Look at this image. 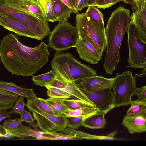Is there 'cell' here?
<instances>
[{"instance_id": "1", "label": "cell", "mask_w": 146, "mask_h": 146, "mask_svg": "<svg viewBox=\"0 0 146 146\" xmlns=\"http://www.w3.org/2000/svg\"><path fill=\"white\" fill-rule=\"evenodd\" d=\"M47 47L42 40L36 47L27 46L11 33L1 41L0 59L5 68L12 75L32 76L48 61L50 54Z\"/></svg>"}, {"instance_id": "2", "label": "cell", "mask_w": 146, "mask_h": 146, "mask_svg": "<svg viewBox=\"0 0 146 146\" xmlns=\"http://www.w3.org/2000/svg\"><path fill=\"white\" fill-rule=\"evenodd\" d=\"M130 10L120 6L113 11L107 22L106 46L103 68L112 75L120 59V50L130 20Z\"/></svg>"}, {"instance_id": "3", "label": "cell", "mask_w": 146, "mask_h": 146, "mask_svg": "<svg viewBox=\"0 0 146 146\" xmlns=\"http://www.w3.org/2000/svg\"><path fill=\"white\" fill-rule=\"evenodd\" d=\"M56 77L66 82L76 83L86 77L97 75L90 66L82 64L70 53L56 51L51 63Z\"/></svg>"}, {"instance_id": "4", "label": "cell", "mask_w": 146, "mask_h": 146, "mask_svg": "<svg viewBox=\"0 0 146 146\" xmlns=\"http://www.w3.org/2000/svg\"><path fill=\"white\" fill-rule=\"evenodd\" d=\"M20 0H0V13L9 16L26 25L44 38L51 32L46 18H41L23 11Z\"/></svg>"}, {"instance_id": "5", "label": "cell", "mask_w": 146, "mask_h": 146, "mask_svg": "<svg viewBox=\"0 0 146 146\" xmlns=\"http://www.w3.org/2000/svg\"><path fill=\"white\" fill-rule=\"evenodd\" d=\"M75 21L79 35L91 43L102 56L106 46V29L87 17L85 13L76 14Z\"/></svg>"}, {"instance_id": "6", "label": "cell", "mask_w": 146, "mask_h": 146, "mask_svg": "<svg viewBox=\"0 0 146 146\" xmlns=\"http://www.w3.org/2000/svg\"><path fill=\"white\" fill-rule=\"evenodd\" d=\"M126 32L129 50L127 67L134 69L146 68V42L139 36L132 14Z\"/></svg>"}, {"instance_id": "7", "label": "cell", "mask_w": 146, "mask_h": 146, "mask_svg": "<svg viewBox=\"0 0 146 146\" xmlns=\"http://www.w3.org/2000/svg\"><path fill=\"white\" fill-rule=\"evenodd\" d=\"M49 36L48 47L60 51L75 47L79 35L76 27L67 21L59 22Z\"/></svg>"}, {"instance_id": "8", "label": "cell", "mask_w": 146, "mask_h": 146, "mask_svg": "<svg viewBox=\"0 0 146 146\" xmlns=\"http://www.w3.org/2000/svg\"><path fill=\"white\" fill-rule=\"evenodd\" d=\"M136 79L129 70L123 72L121 75L117 73L112 86L114 106L129 105L137 88Z\"/></svg>"}, {"instance_id": "9", "label": "cell", "mask_w": 146, "mask_h": 146, "mask_svg": "<svg viewBox=\"0 0 146 146\" xmlns=\"http://www.w3.org/2000/svg\"><path fill=\"white\" fill-rule=\"evenodd\" d=\"M26 106L32 113L34 120L40 130L43 131L61 132L67 127L66 117L64 114L56 116L46 113L28 99Z\"/></svg>"}, {"instance_id": "10", "label": "cell", "mask_w": 146, "mask_h": 146, "mask_svg": "<svg viewBox=\"0 0 146 146\" xmlns=\"http://www.w3.org/2000/svg\"><path fill=\"white\" fill-rule=\"evenodd\" d=\"M111 89L106 88L93 92L82 90L99 110V112H103L106 114L115 107Z\"/></svg>"}, {"instance_id": "11", "label": "cell", "mask_w": 146, "mask_h": 146, "mask_svg": "<svg viewBox=\"0 0 146 146\" xmlns=\"http://www.w3.org/2000/svg\"><path fill=\"white\" fill-rule=\"evenodd\" d=\"M0 20L4 28L19 36L38 40H42L43 39L24 23L14 18L0 13Z\"/></svg>"}, {"instance_id": "12", "label": "cell", "mask_w": 146, "mask_h": 146, "mask_svg": "<svg viewBox=\"0 0 146 146\" xmlns=\"http://www.w3.org/2000/svg\"><path fill=\"white\" fill-rule=\"evenodd\" d=\"M114 78H108L97 75L85 77L76 83L81 90L93 92L106 88H111Z\"/></svg>"}, {"instance_id": "13", "label": "cell", "mask_w": 146, "mask_h": 146, "mask_svg": "<svg viewBox=\"0 0 146 146\" xmlns=\"http://www.w3.org/2000/svg\"><path fill=\"white\" fill-rule=\"evenodd\" d=\"M81 59L91 64L98 63L102 56L94 46L79 35L75 47Z\"/></svg>"}, {"instance_id": "14", "label": "cell", "mask_w": 146, "mask_h": 146, "mask_svg": "<svg viewBox=\"0 0 146 146\" xmlns=\"http://www.w3.org/2000/svg\"><path fill=\"white\" fill-rule=\"evenodd\" d=\"M129 4L139 32L146 38V0H131Z\"/></svg>"}, {"instance_id": "15", "label": "cell", "mask_w": 146, "mask_h": 146, "mask_svg": "<svg viewBox=\"0 0 146 146\" xmlns=\"http://www.w3.org/2000/svg\"><path fill=\"white\" fill-rule=\"evenodd\" d=\"M122 125L131 134L146 131V115L132 116L127 114L124 117Z\"/></svg>"}, {"instance_id": "16", "label": "cell", "mask_w": 146, "mask_h": 146, "mask_svg": "<svg viewBox=\"0 0 146 146\" xmlns=\"http://www.w3.org/2000/svg\"><path fill=\"white\" fill-rule=\"evenodd\" d=\"M21 9L26 13L41 18H46L45 12L40 0H20Z\"/></svg>"}, {"instance_id": "17", "label": "cell", "mask_w": 146, "mask_h": 146, "mask_svg": "<svg viewBox=\"0 0 146 146\" xmlns=\"http://www.w3.org/2000/svg\"><path fill=\"white\" fill-rule=\"evenodd\" d=\"M5 131L13 135L20 139H24L28 137H31L37 140H43V131L33 130L30 127L21 125L15 129L10 130L3 127Z\"/></svg>"}, {"instance_id": "18", "label": "cell", "mask_w": 146, "mask_h": 146, "mask_svg": "<svg viewBox=\"0 0 146 146\" xmlns=\"http://www.w3.org/2000/svg\"><path fill=\"white\" fill-rule=\"evenodd\" d=\"M0 89L12 92L28 99H33L36 97V95L34 93L33 89L21 87L12 82L0 80Z\"/></svg>"}, {"instance_id": "19", "label": "cell", "mask_w": 146, "mask_h": 146, "mask_svg": "<svg viewBox=\"0 0 146 146\" xmlns=\"http://www.w3.org/2000/svg\"><path fill=\"white\" fill-rule=\"evenodd\" d=\"M53 9L56 21L59 22L67 21L72 13V10L60 0H53Z\"/></svg>"}, {"instance_id": "20", "label": "cell", "mask_w": 146, "mask_h": 146, "mask_svg": "<svg viewBox=\"0 0 146 146\" xmlns=\"http://www.w3.org/2000/svg\"><path fill=\"white\" fill-rule=\"evenodd\" d=\"M103 112H98L91 115L84 119L82 125L92 129L104 128L106 124Z\"/></svg>"}, {"instance_id": "21", "label": "cell", "mask_w": 146, "mask_h": 146, "mask_svg": "<svg viewBox=\"0 0 146 146\" xmlns=\"http://www.w3.org/2000/svg\"><path fill=\"white\" fill-rule=\"evenodd\" d=\"M62 89L70 94L71 98L80 100L92 107H96L95 105L78 87L75 82H67L66 86Z\"/></svg>"}, {"instance_id": "22", "label": "cell", "mask_w": 146, "mask_h": 146, "mask_svg": "<svg viewBox=\"0 0 146 146\" xmlns=\"http://www.w3.org/2000/svg\"><path fill=\"white\" fill-rule=\"evenodd\" d=\"M19 96L12 92L0 89V110L6 111L11 108Z\"/></svg>"}, {"instance_id": "23", "label": "cell", "mask_w": 146, "mask_h": 146, "mask_svg": "<svg viewBox=\"0 0 146 146\" xmlns=\"http://www.w3.org/2000/svg\"><path fill=\"white\" fill-rule=\"evenodd\" d=\"M43 140H78L83 139L80 137L57 132L55 131H43Z\"/></svg>"}, {"instance_id": "24", "label": "cell", "mask_w": 146, "mask_h": 146, "mask_svg": "<svg viewBox=\"0 0 146 146\" xmlns=\"http://www.w3.org/2000/svg\"><path fill=\"white\" fill-rule=\"evenodd\" d=\"M56 76L55 72L52 69L45 73L36 76H33L32 80L36 85L46 87L50 85L55 78Z\"/></svg>"}, {"instance_id": "25", "label": "cell", "mask_w": 146, "mask_h": 146, "mask_svg": "<svg viewBox=\"0 0 146 146\" xmlns=\"http://www.w3.org/2000/svg\"><path fill=\"white\" fill-rule=\"evenodd\" d=\"M126 114L136 116L146 115V101H132Z\"/></svg>"}, {"instance_id": "26", "label": "cell", "mask_w": 146, "mask_h": 146, "mask_svg": "<svg viewBox=\"0 0 146 146\" xmlns=\"http://www.w3.org/2000/svg\"><path fill=\"white\" fill-rule=\"evenodd\" d=\"M45 100L58 115L63 114L65 112L70 110L64 103L63 99L50 98Z\"/></svg>"}, {"instance_id": "27", "label": "cell", "mask_w": 146, "mask_h": 146, "mask_svg": "<svg viewBox=\"0 0 146 146\" xmlns=\"http://www.w3.org/2000/svg\"><path fill=\"white\" fill-rule=\"evenodd\" d=\"M99 111V110L96 107L87 106L75 110H70L64 114L66 117L82 116L86 118Z\"/></svg>"}, {"instance_id": "28", "label": "cell", "mask_w": 146, "mask_h": 146, "mask_svg": "<svg viewBox=\"0 0 146 146\" xmlns=\"http://www.w3.org/2000/svg\"><path fill=\"white\" fill-rule=\"evenodd\" d=\"M94 6H89L85 13L87 17L98 23L102 29H105L104 26V15Z\"/></svg>"}, {"instance_id": "29", "label": "cell", "mask_w": 146, "mask_h": 146, "mask_svg": "<svg viewBox=\"0 0 146 146\" xmlns=\"http://www.w3.org/2000/svg\"><path fill=\"white\" fill-rule=\"evenodd\" d=\"M47 89V95L50 98L68 99L71 98V95L62 89L50 86L46 87Z\"/></svg>"}, {"instance_id": "30", "label": "cell", "mask_w": 146, "mask_h": 146, "mask_svg": "<svg viewBox=\"0 0 146 146\" xmlns=\"http://www.w3.org/2000/svg\"><path fill=\"white\" fill-rule=\"evenodd\" d=\"M30 99L44 112L53 115L59 116L52 110L46 101L45 99L36 97L34 99Z\"/></svg>"}, {"instance_id": "31", "label": "cell", "mask_w": 146, "mask_h": 146, "mask_svg": "<svg viewBox=\"0 0 146 146\" xmlns=\"http://www.w3.org/2000/svg\"><path fill=\"white\" fill-rule=\"evenodd\" d=\"M63 101L70 110H75L87 106H91L82 101L75 99H63Z\"/></svg>"}, {"instance_id": "32", "label": "cell", "mask_w": 146, "mask_h": 146, "mask_svg": "<svg viewBox=\"0 0 146 146\" xmlns=\"http://www.w3.org/2000/svg\"><path fill=\"white\" fill-rule=\"evenodd\" d=\"M85 118L82 116L66 117L67 127L73 129L78 128L82 125Z\"/></svg>"}, {"instance_id": "33", "label": "cell", "mask_w": 146, "mask_h": 146, "mask_svg": "<svg viewBox=\"0 0 146 146\" xmlns=\"http://www.w3.org/2000/svg\"><path fill=\"white\" fill-rule=\"evenodd\" d=\"M24 97L20 96L17 98L14 106L12 107L11 108V111L9 112L8 114H11L13 113L17 114H20L24 110L26 104L24 102Z\"/></svg>"}, {"instance_id": "34", "label": "cell", "mask_w": 146, "mask_h": 146, "mask_svg": "<svg viewBox=\"0 0 146 146\" xmlns=\"http://www.w3.org/2000/svg\"><path fill=\"white\" fill-rule=\"evenodd\" d=\"M20 114L22 121L25 122L29 124L30 127H32L35 130H38V127L36 124L34 123V119L30 112L24 110Z\"/></svg>"}, {"instance_id": "35", "label": "cell", "mask_w": 146, "mask_h": 146, "mask_svg": "<svg viewBox=\"0 0 146 146\" xmlns=\"http://www.w3.org/2000/svg\"><path fill=\"white\" fill-rule=\"evenodd\" d=\"M22 121L21 117L20 118H16L14 119H9L4 121L3 126L7 129L13 130L22 125L21 124Z\"/></svg>"}, {"instance_id": "36", "label": "cell", "mask_w": 146, "mask_h": 146, "mask_svg": "<svg viewBox=\"0 0 146 146\" xmlns=\"http://www.w3.org/2000/svg\"><path fill=\"white\" fill-rule=\"evenodd\" d=\"M46 18L48 22L53 23L56 21V19L54 14L53 0H50L48 3L45 11Z\"/></svg>"}, {"instance_id": "37", "label": "cell", "mask_w": 146, "mask_h": 146, "mask_svg": "<svg viewBox=\"0 0 146 146\" xmlns=\"http://www.w3.org/2000/svg\"><path fill=\"white\" fill-rule=\"evenodd\" d=\"M118 2V0H97L94 5L100 9L109 8Z\"/></svg>"}, {"instance_id": "38", "label": "cell", "mask_w": 146, "mask_h": 146, "mask_svg": "<svg viewBox=\"0 0 146 146\" xmlns=\"http://www.w3.org/2000/svg\"><path fill=\"white\" fill-rule=\"evenodd\" d=\"M133 95H137L138 101H146V86L138 88H137Z\"/></svg>"}, {"instance_id": "39", "label": "cell", "mask_w": 146, "mask_h": 146, "mask_svg": "<svg viewBox=\"0 0 146 146\" xmlns=\"http://www.w3.org/2000/svg\"><path fill=\"white\" fill-rule=\"evenodd\" d=\"M67 83V82L62 80L56 77L49 86L63 89L66 86Z\"/></svg>"}, {"instance_id": "40", "label": "cell", "mask_w": 146, "mask_h": 146, "mask_svg": "<svg viewBox=\"0 0 146 146\" xmlns=\"http://www.w3.org/2000/svg\"><path fill=\"white\" fill-rule=\"evenodd\" d=\"M10 116L6 111L0 110V122L5 118L9 119ZM0 127L3 128V127L0 125Z\"/></svg>"}, {"instance_id": "41", "label": "cell", "mask_w": 146, "mask_h": 146, "mask_svg": "<svg viewBox=\"0 0 146 146\" xmlns=\"http://www.w3.org/2000/svg\"><path fill=\"white\" fill-rule=\"evenodd\" d=\"M65 5L68 6L72 11V13L77 14L78 13V11L77 10L73 7L68 0H60Z\"/></svg>"}, {"instance_id": "42", "label": "cell", "mask_w": 146, "mask_h": 146, "mask_svg": "<svg viewBox=\"0 0 146 146\" xmlns=\"http://www.w3.org/2000/svg\"><path fill=\"white\" fill-rule=\"evenodd\" d=\"M97 0H84L83 8L89 6H94Z\"/></svg>"}, {"instance_id": "43", "label": "cell", "mask_w": 146, "mask_h": 146, "mask_svg": "<svg viewBox=\"0 0 146 146\" xmlns=\"http://www.w3.org/2000/svg\"><path fill=\"white\" fill-rule=\"evenodd\" d=\"M50 0H40L41 4L45 12L46 11L47 5Z\"/></svg>"}, {"instance_id": "44", "label": "cell", "mask_w": 146, "mask_h": 146, "mask_svg": "<svg viewBox=\"0 0 146 146\" xmlns=\"http://www.w3.org/2000/svg\"><path fill=\"white\" fill-rule=\"evenodd\" d=\"M84 1V0H79L77 7L78 11H81L83 9Z\"/></svg>"}, {"instance_id": "45", "label": "cell", "mask_w": 146, "mask_h": 146, "mask_svg": "<svg viewBox=\"0 0 146 146\" xmlns=\"http://www.w3.org/2000/svg\"><path fill=\"white\" fill-rule=\"evenodd\" d=\"M74 8L78 11L77 7L79 0H68Z\"/></svg>"}, {"instance_id": "46", "label": "cell", "mask_w": 146, "mask_h": 146, "mask_svg": "<svg viewBox=\"0 0 146 146\" xmlns=\"http://www.w3.org/2000/svg\"><path fill=\"white\" fill-rule=\"evenodd\" d=\"M142 73L141 74L138 75V74H135V76L134 77L136 79L138 78H140L141 77L146 76V68H144V69L142 70Z\"/></svg>"}, {"instance_id": "47", "label": "cell", "mask_w": 146, "mask_h": 146, "mask_svg": "<svg viewBox=\"0 0 146 146\" xmlns=\"http://www.w3.org/2000/svg\"><path fill=\"white\" fill-rule=\"evenodd\" d=\"M5 133L3 135V137L7 139H10L13 137H14L9 133L6 131H5Z\"/></svg>"}, {"instance_id": "48", "label": "cell", "mask_w": 146, "mask_h": 146, "mask_svg": "<svg viewBox=\"0 0 146 146\" xmlns=\"http://www.w3.org/2000/svg\"><path fill=\"white\" fill-rule=\"evenodd\" d=\"M131 0H118V1L119 3L121 1H122L125 3L129 4V2Z\"/></svg>"}, {"instance_id": "49", "label": "cell", "mask_w": 146, "mask_h": 146, "mask_svg": "<svg viewBox=\"0 0 146 146\" xmlns=\"http://www.w3.org/2000/svg\"><path fill=\"white\" fill-rule=\"evenodd\" d=\"M0 25L3 26V24L0 20Z\"/></svg>"}, {"instance_id": "50", "label": "cell", "mask_w": 146, "mask_h": 146, "mask_svg": "<svg viewBox=\"0 0 146 146\" xmlns=\"http://www.w3.org/2000/svg\"></svg>"}]
</instances>
